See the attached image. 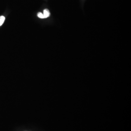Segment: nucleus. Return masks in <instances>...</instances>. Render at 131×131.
Here are the masks:
<instances>
[{
    "label": "nucleus",
    "instance_id": "obj_1",
    "mask_svg": "<svg viewBox=\"0 0 131 131\" xmlns=\"http://www.w3.org/2000/svg\"><path fill=\"white\" fill-rule=\"evenodd\" d=\"M43 16L44 18H47L48 17H49L50 15V12L49 11V10L48 9H45L43 11Z\"/></svg>",
    "mask_w": 131,
    "mask_h": 131
},
{
    "label": "nucleus",
    "instance_id": "obj_2",
    "mask_svg": "<svg viewBox=\"0 0 131 131\" xmlns=\"http://www.w3.org/2000/svg\"><path fill=\"white\" fill-rule=\"evenodd\" d=\"M5 20V17L4 16H1L0 17V26L4 24Z\"/></svg>",
    "mask_w": 131,
    "mask_h": 131
},
{
    "label": "nucleus",
    "instance_id": "obj_3",
    "mask_svg": "<svg viewBox=\"0 0 131 131\" xmlns=\"http://www.w3.org/2000/svg\"><path fill=\"white\" fill-rule=\"evenodd\" d=\"M38 16L39 18H41V19H44V16H43V14L41 13H38Z\"/></svg>",
    "mask_w": 131,
    "mask_h": 131
}]
</instances>
